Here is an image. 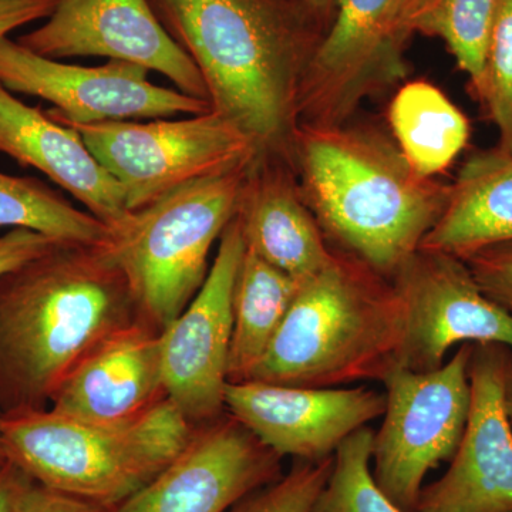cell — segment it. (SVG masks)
I'll use <instances>...</instances> for the list:
<instances>
[{
	"label": "cell",
	"instance_id": "cell-18",
	"mask_svg": "<svg viewBox=\"0 0 512 512\" xmlns=\"http://www.w3.org/2000/svg\"><path fill=\"white\" fill-rule=\"evenodd\" d=\"M0 153L45 174L109 227L130 214L123 188L93 156L79 131L23 103L2 83Z\"/></svg>",
	"mask_w": 512,
	"mask_h": 512
},
{
	"label": "cell",
	"instance_id": "cell-35",
	"mask_svg": "<svg viewBox=\"0 0 512 512\" xmlns=\"http://www.w3.org/2000/svg\"><path fill=\"white\" fill-rule=\"evenodd\" d=\"M2 426H3V413L0 410V463L5 460V456H3V437H2Z\"/></svg>",
	"mask_w": 512,
	"mask_h": 512
},
{
	"label": "cell",
	"instance_id": "cell-30",
	"mask_svg": "<svg viewBox=\"0 0 512 512\" xmlns=\"http://www.w3.org/2000/svg\"><path fill=\"white\" fill-rule=\"evenodd\" d=\"M116 508L90 503L80 498L57 493L30 481L20 497L16 512H114Z\"/></svg>",
	"mask_w": 512,
	"mask_h": 512
},
{
	"label": "cell",
	"instance_id": "cell-20",
	"mask_svg": "<svg viewBox=\"0 0 512 512\" xmlns=\"http://www.w3.org/2000/svg\"><path fill=\"white\" fill-rule=\"evenodd\" d=\"M512 242V153L497 147L466 161L448 187L443 212L421 242L424 251L466 261Z\"/></svg>",
	"mask_w": 512,
	"mask_h": 512
},
{
	"label": "cell",
	"instance_id": "cell-21",
	"mask_svg": "<svg viewBox=\"0 0 512 512\" xmlns=\"http://www.w3.org/2000/svg\"><path fill=\"white\" fill-rule=\"evenodd\" d=\"M389 121L404 160L427 178L447 170L470 138L463 111L427 82L400 87L390 104Z\"/></svg>",
	"mask_w": 512,
	"mask_h": 512
},
{
	"label": "cell",
	"instance_id": "cell-9",
	"mask_svg": "<svg viewBox=\"0 0 512 512\" xmlns=\"http://www.w3.org/2000/svg\"><path fill=\"white\" fill-rule=\"evenodd\" d=\"M400 0H336L303 72L298 124H345L367 97L406 76Z\"/></svg>",
	"mask_w": 512,
	"mask_h": 512
},
{
	"label": "cell",
	"instance_id": "cell-25",
	"mask_svg": "<svg viewBox=\"0 0 512 512\" xmlns=\"http://www.w3.org/2000/svg\"><path fill=\"white\" fill-rule=\"evenodd\" d=\"M375 431L363 427L333 456L332 473L312 512H404L377 487L372 474Z\"/></svg>",
	"mask_w": 512,
	"mask_h": 512
},
{
	"label": "cell",
	"instance_id": "cell-13",
	"mask_svg": "<svg viewBox=\"0 0 512 512\" xmlns=\"http://www.w3.org/2000/svg\"><path fill=\"white\" fill-rule=\"evenodd\" d=\"M16 42L47 59L100 56L137 64L210 103L200 70L164 28L150 0H59L45 25Z\"/></svg>",
	"mask_w": 512,
	"mask_h": 512
},
{
	"label": "cell",
	"instance_id": "cell-17",
	"mask_svg": "<svg viewBox=\"0 0 512 512\" xmlns=\"http://www.w3.org/2000/svg\"><path fill=\"white\" fill-rule=\"evenodd\" d=\"M165 397L161 330L141 319L94 349L60 384L49 409L73 419L116 423Z\"/></svg>",
	"mask_w": 512,
	"mask_h": 512
},
{
	"label": "cell",
	"instance_id": "cell-5",
	"mask_svg": "<svg viewBox=\"0 0 512 512\" xmlns=\"http://www.w3.org/2000/svg\"><path fill=\"white\" fill-rule=\"evenodd\" d=\"M194 430L167 397L116 423L47 407L3 416V456L43 487L116 508L163 471Z\"/></svg>",
	"mask_w": 512,
	"mask_h": 512
},
{
	"label": "cell",
	"instance_id": "cell-14",
	"mask_svg": "<svg viewBox=\"0 0 512 512\" xmlns=\"http://www.w3.org/2000/svg\"><path fill=\"white\" fill-rule=\"evenodd\" d=\"M282 476V457L225 412L114 512H227Z\"/></svg>",
	"mask_w": 512,
	"mask_h": 512
},
{
	"label": "cell",
	"instance_id": "cell-12",
	"mask_svg": "<svg viewBox=\"0 0 512 512\" xmlns=\"http://www.w3.org/2000/svg\"><path fill=\"white\" fill-rule=\"evenodd\" d=\"M392 282L403 303L404 369H439L454 346L512 350V313L485 295L463 259L420 249Z\"/></svg>",
	"mask_w": 512,
	"mask_h": 512
},
{
	"label": "cell",
	"instance_id": "cell-1",
	"mask_svg": "<svg viewBox=\"0 0 512 512\" xmlns=\"http://www.w3.org/2000/svg\"><path fill=\"white\" fill-rule=\"evenodd\" d=\"M146 319L109 248L63 241L0 274V410L47 409L104 340Z\"/></svg>",
	"mask_w": 512,
	"mask_h": 512
},
{
	"label": "cell",
	"instance_id": "cell-11",
	"mask_svg": "<svg viewBox=\"0 0 512 512\" xmlns=\"http://www.w3.org/2000/svg\"><path fill=\"white\" fill-rule=\"evenodd\" d=\"M234 217L221 235L207 279L187 308L161 330L165 396L192 426L225 410L229 349L234 325L235 281L245 254Z\"/></svg>",
	"mask_w": 512,
	"mask_h": 512
},
{
	"label": "cell",
	"instance_id": "cell-15",
	"mask_svg": "<svg viewBox=\"0 0 512 512\" xmlns=\"http://www.w3.org/2000/svg\"><path fill=\"white\" fill-rule=\"evenodd\" d=\"M510 349L474 345L471 403L463 437L443 477L421 490L416 512H512V429L504 406Z\"/></svg>",
	"mask_w": 512,
	"mask_h": 512
},
{
	"label": "cell",
	"instance_id": "cell-34",
	"mask_svg": "<svg viewBox=\"0 0 512 512\" xmlns=\"http://www.w3.org/2000/svg\"><path fill=\"white\" fill-rule=\"evenodd\" d=\"M504 406L512 429V350H510V355H508L507 369H505Z\"/></svg>",
	"mask_w": 512,
	"mask_h": 512
},
{
	"label": "cell",
	"instance_id": "cell-33",
	"mask_svg": "<svg viewBox=\"0 0 512 512\" xmlns=\"http://www.w3.org/2000/svg\"><path fill=\"white\" fill-rule=\"evenodd\" d=\"M302 2L305 3L309 12L320 22V20H325L332 16L336 0H302Z\"/></svg>",
	"mask_w": 512,
	"mask_h": 512
},
{
	"label": "cell",
	"instance_id": "cell-23",
	"mask_svg": "<svg viewBox=\"0 0 512 512\" xmlns=\"http://www.w3.org/2000/svg\"><path fill=\"white\" fill-rule=\"evenodd\" d=\"M500 0H400V35H426L443 40L470 77L478 100L485 92L488 40Z\"/></svg>",
	"mask_w": 512,
	"mask_h": 512
},
{
	"label": "cell",
	"instance_id": "cell-4",
	"mask_svg": "<svg viewBox=\"0 0 512 512\" xmlns=\"http://www.w3.org/2000/svg\"><path fill=\"white\" fill-rule=\"evenodd\" d=\"M404 311L393 282L346 252L299 282L249 380L299 387L382 383L402 367Z\"/></svg>",
	"mask_w": 512,
	"mask_h": 512
},
{
	"label": "cell",
	"instance_id": "cell-28",
	"mask_svg": "<svg viewBox=\"0 0 512 512\" xmlns=\"http://www.w3.org/2000/svg\"><path fill=\"white\" fill-rule=\"evenodd\" d=\"M464 262L485 295L512 313V242L485 248Z\"/></svg>",
	"mask_w": 512,
	"mask_h": 512
},
{
	"label": "cell",
	"instance_id": "cell-31",
	"mask_svg": "<svg viewBox=\"0 0 512 512\" xmlns=\"http://www.w3.org/2000/svg\"><path fill=\"white\" fill-rule=\"evenodd\" d=\"M59 0H0V40L13 30L52 15Z\"/></svg>",
	"mask_w": 512,
	"mask_h": 512
},
{
	"label": "cell",
	"instance_id": "cell-3",
	"mask_svg": "<svg viewBox=\"0 0 512 512\" xmlns=\"http://www.w3.org/2000/svg\"><path fill=\"white\" fill-rule=\"evenodd\" d=\"M288 160L326 238L392 281L443 212L448 187L417 174L389 140L346 124H298Z\"/></svg>",
	"mask_w": 512,
	"mask_h": 512
},
{
	"label": "cell",
	"instance_id": "cell-26",
	"mask_svg": "<svg viewBox=\"0 0 512 512\" xmlns=\"http://www.w3.org/2000/svg\"><path fill=\"white\" fill-rule=\"evenodd\" d=\"M481 103L500 134L498 147L512 153V0L498 2L488 40Z\"/></svg>",
	"mask_w": 512,
	"mask_h": 512
},
{
	"label": "cell",
	"instance_id": "cell-29",
	"mask_svg": "<svg viewBox=\"0 0 512 512\" xmlns=\"http://www.w3.org/2000/svg\"><path fill=\"white\" fill-rule=\"evenodd\" d=\"M59 239L47 237L32 229H10L0 237V274L25 264L36 256L45 254L60 244Z\"/></svg>",
	"mask_w": 512,
	"mask_h": 512
},
{
	"label": "cell",
	"instance_id": "cell-32",
	"mask_svg": "<svg viewBox=\"0 0 512 512\" xmlns=\"http://www.w3.org/2000/svg\"><path fill=\"white\" fill-rule=\"evenodd\" d=\"M32 478L19 467L3 460L0 463V512H16L20 497Z\"/></svg>",
	"mask_w": 512,
	"mask_h": 512
},
{
	"label": "cell",
	"instance_id": "cell-6",
	"mask_svg": "<svg viewBox=\"0 0 512 512\" xmlns=\"http://www.w3.org/2000/svg\"><path fill=\"white\" fill-rule=\"evenodd\" d=\"M248 170L175 188L110 227L107 248L156 328L177 319L207 279L211 249L237 215Z\"/></svg>",
	"mask_w": 512,
	"mask_h": 512
},
{
	"label": "cell",
	"instance_id": "cell-22",
	"mask_svg": "<svg viewBox=\"0 0 512 512\" xmlns=\"http://www.w3.org/2000/svg\"><path fill=\"white\" fill-rule=\"evenodd\" d=\"M299 282L245 248L235 281L229 383L247 382L291 308Z\"/></svg>",
	"mask_w": 512,
	"mask_h": 512
},
{
	"label": "cell",
	"instance_id": "cell-7",
	"mask_svg": "<svg viewBox=\"0 0 512 512\" xmlns=\"http://www.w3.org/2000/svg\"><path fill=\"white\" fill-rule=\"evenodd\" d=\"M473 346H458L439 369L397 367L382 382L386 409L373 434L372 474L382 493L404 512H416L427 474L451 460L463 437Z\"/></svg>",
	"mask_w": 512,
	"mask_h": 512
},
{
	"label": "cell",
	"instance_id": "cell-19",
	"mask_svg": "<svg viewBox=\"0 0 512 512\" xmlns=\"http://www.w3.org/2000/svg\"><path fill=\"white\" fill-rule=\"evenodd\" d=\"M289 165L286 157L256 156L235 217L249 251L301 282L328 265L333 251Z\"/></svg>",
	"mask_w": 512,
	"mask_h": 512
},
{
	"label": "cell",
	"instance_id": "cell-24",
	"mask_svg": "<svg viewBox=\"0 0 512 512\" xmlns=\"http://www.w3.org/2000/svg\"><path fill=\"white\" fill-rule=\"evenodd\" d=\"M0 228H26L59 241L109 247L110 227L30 177L0 173Z\"/></svg>",
	"mask_w": 512,
	"mask_h": 512
},
{
	"label": "cell",
	"instance_id": "cell-8",
	"mask_svg": "<svg viewBox=\"0 0 512 512\" xmlns=\"http://www.w3.org/2000/svg\"><path fill=\"white\" fill-rule=\"evenodd\" d=\"M69 127L116 178L130 212L192 181L248 167L258 156L254 143L214 111L183 120Z\"/></svg>",
	"mask_w": 512,
	"mask_h": 512
},
{
	"label": "cell",
	"instance_id": "cell-10",
	"mask_svg": "<svg viewBox=\"0 0 512 512\" xmlns=\"http://www.w3.org/2000/svg\"><path fill=\"white\" fill-rule=\"evenodd\" d=\"M148 73L119 60L97 67L67 64L36 55L9 37L0 40V83L12 93L52 103L55 109L47 114L57 123L170 119L212 111L208 101L156 86Z\"/></svg>",
	"mask_w": 512,
	"mask_h": 512
},
{
	"label": "cell",
	"instance_id": "cell-16",
	"mask_svg": "<svg viewBox=\"0 0 512 512\" xmlns=\"http://www.w3.org/2000/svg\"><path fill=\"white\" fill-rule=\"evenodd\" d=\"M386 396L369 387L228 383L225 410L278 456L319 461L383 416Z\"/></svg>",
	"mask_w": 512,
	"mask_h": 512
},
{
	"label": "cell",
	"instance_id": "cell-2",
	"mask_svg": "<svg viewBox=\"0 0 512 512\" xmlns=\"http://www.w3.org/2000/svg\"><path fill=\"white\" fill-rule=\"evenodd\" d=\"M200 70L214 113L288 158L299 86L318 45L319 20L302 0H150Z\"/></svg>",
	"mask_w": 512,
	"mask_h": 512
},
{
	"label": "cell",
	"instance_id": "cell-27",
	"mask_svg": "<svg viewBox=\"0 0 512 512\" xmlns=\"http://www.w3.org/2000/svg\"><path fill=\"white\" fill-rule=\"evenodd\" d=\"M332 467L333 457L298 460L284 476L242 498L227 512H312Z\"/></svg>",
	"mask_w": 512,
	"mask_h": 512
}]
</instances>
